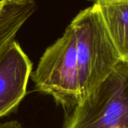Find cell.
<instances>
[{
    "label": "cell",
    "mask_w": 128,
    "mask_h": 128,
    "mask_svg": "<svg viewBox=\"0 0 128 128\" xmlns=\"http://www.w3.org/2000/svg\"><path fill=\"white\" fill-rule=\"evenodd\" d=\"M122 60L97 4L82 10L48 47L31 78L66 114L91 94Z\"/></svg>",
    "instance_id": "cell-1"
},
{
    "label": "cell",
    "mask_w": 128,
    "mask_h": 128,
    "mask_svg": "<svg viewBox=\"0 0 128 128\" xmlns=\"http://www.w3.org/2000/svg\"><path fill=\"white\" fill-rule=\"evenodd\" d=\"M62 128H128V62L111 74L70 112Z\"/></svg>",
    "instance_id": "cell-2"
},
{
    "label": "cell",
    "mask_w": 128,
    "mask_h": 128,
    "mask_svg": "<svg viewBox=\"0 0 128 128\" xmlns=\"http://www.w3.org/2000/svg\"><path fill=\"white\" fill-rule=\"evenodd\" d=\"M32 66L16 40L0 58V118L14 112L25 97Z\"/></svg>",
    "instance_id": "cell-3"
},
{
    "label": "cell",
    "mask_w": 128,
    "mask_h": 128,
    "mask_svg": "<svg viewBox=\"0 0 128 128\" xmlns=\"http://www.w3.org/2000/svg\"><path fill=\"white\" fill-rule=\"evenodd\" d=\"M36 8L35 0H0V58Z\"/></svg>",
    "instance_id": "cell-4"
},
{
    "label": "cell",
    "mask_w": 128,
    "mask_h": 128,
    "mask_svg": "<svg viewBox=\"0 0 128 128\" xmlns=\"http://www.w3.org/2000/svg\"><path fill=\"white\" fill-rule=\"evenodd\" d=\"M110 38L122 60L128 58V1L97 4Z\"/></svg>",
    "instance_id": "cell-5"
},
{
    "label": "cell",
    "mask_w": 128,
    "mask_h": 128,
    "mask_svg": "<svg viewBox=\"0 0 128 128\" xmlns=\"http://www.w3.org/2000/svg\"><path fill=\"white\" fill-rule=\"evenodd\" d=\"M0 128H24L23 125L17 120H10L0 123Z\"/></svg>",
    "instance_id": "cell-6"
},
{
    "label": "cell",
    "mask_w": 128,
    "mask_h": 128,
    "mask_svg": "<svg viewBox=\"0 0 128 128\" xmlns=\"http://www.w3.org/2000/svg\"><path fill=\"white\" fill-rule=\"evenodd\" d=\"M88 1L93 2V4H102V3H108L114 2H125L128 0H88Z\"/></svg>",
    "instance_id": "cell-7"
},
{
    "label": "cell",
    "mask_w": 128,
    "mask_h": 128,
    "mask_svg": "<svg viewBox=\"0 0 128 128\" xmlns=\"http://www.w3.org/2000/svg\"><path fill=\"white\" fill-rule=\"evenodd\" d=\"M126 61H127V62H128V58H127V59L126 60Z\"/></svg>",
    "instance_id": "cell-8"
}]
</instances>
